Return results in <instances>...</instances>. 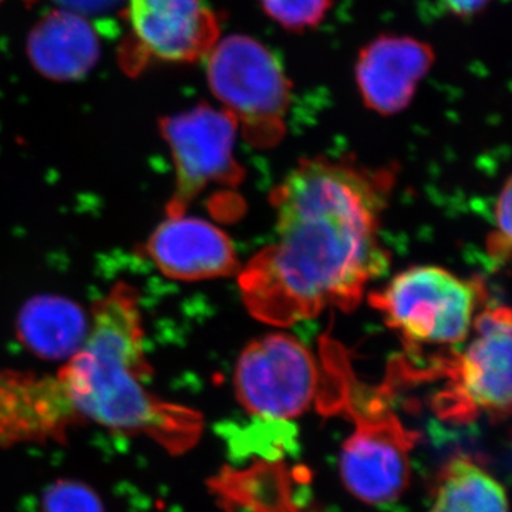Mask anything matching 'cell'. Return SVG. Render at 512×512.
I'll return each instance as SVG.
<instances>
[{
  "label": "cell",
  "instance_id": "obj_1",
  "mask_svg": "<svg viewBox=\"0 0 512 512\" xmlns=\"http://www.w3.org/2000/svg\"><path fill=\"white\" fill-rule=\"evenodd\" d=\"M393 180L345 160H302L272 192L275 239L239 274L242 301L274 326L352 311L387 271L380 217Z\"/></svg>",
  "mask_w": 512,
  "mask_h": 512
},
{
  "label": "cell",
  "instance_id": "obj_2",
  "mask_svg": "<svg viewBox=\"0 0 512 512\" xmlns=\"http://www.w3.org/2000/svg\"><path fill=\"white\" fill-rule=\"evenodd\" d=\"M137 289L117 284L94 303L82 348L55 379L74 426L90 423L111 433L144 437L178 456L202 431L194 410L165 402L148 389L151 365Z\"/></svg>",
  "mask_w": 512,
  "mask_h": 512
},
{
  "label": "cell",
  "instance_id": "obj_3",
  "mask_svg": "<svg viewBox=\"0 0 512 512\" xmlns=\"http://www.w3.org/2000/svg\"><path fill=\"white\" fill-rule=\"evenodd\" d=\"M484 296L480 279L458 278L439 266H413L372 293L370 305L410 349H419L463 343Z\"/></svg>",
  "mask_w": 512,
  "mask_h": 512
},
{
  "label": "cell",
  "instance_id": "obj_4",
  "mask_svg": "<svg viewBox=\"0 0 512 512\" xmlns=\"http://www.w3.org/2000/svg\"><path fill=\"white\" fill-rule=\"evenodd\" d=\"M205 59L212 93L235 117L248 143L259 148L279 143L289 89L275 56L248 37L232 36L218 40Z\"/></svg>",
  "mask_w": 512,
  "mask_h": 512
},
{
  "label": "cell",
  "instance_id": "obj_5",
  "mask_svg": "<svg viewBox=\"0 0 512 512\" xmlns=\"http://www.w3.org/2000/svg\"><path fill=\"white\" fill-rule=\"evenodd\" d=\"M474 338L463 355L444 365L446 387L434 409L448 421L466 423L481 414L504 419L511 410V311L493 306L476 316Z\"/></svg>",
  "mask_w": 512,
  "mask_h": 512
},
{
  "label": "cell",
  "instance_id": "obj_6",
  "mask_svg": "<svg viewBox=\"0 0 512 512\" xmlns=\"http://www.w3.org/2000/svg\"><path fill=\"white\" fill-rule=\"evenodd\" d=\"M319 365L311 350L285 333L249 343L239 356L238 402L262 420L288 421L319 403Z\"/></svg>",
  "mask_w": 512,
  "mask_h": 512
},
{
  "label": "cell",
  "instance_id": "obj_7",
  "mask_svg": "<svg viewBox=\"0 0 512 512\" xmlns=\"http://www.w3.org/2000/svg\"><path fill=\"white\" fill-rule=\"evenodd\" d=\"M238 128L232 114L208 104L160 120L175 171L167 215L187 212L191 202L211 185L241 184L244 170L234 156Z\"/></svg>",
  "mask_w": 512,
  "mask_h": 512
},
{
  "label": "cell",
  "instance_id": "obj_8",
  "mask_svg": "<svg viewBox=\"0 0 512 512\" xmlns=\"http://www.w3.org/2000/svg\"><path fill=\"white\" fill-rule=\"evenodd\" d=\"M124 12L127 35L119 60L131 76L154 63L200 62L220 40L208 0H124Z\"/></svg>",
  "mask_w": 512,
  "mask_h": 512
},
{
  "label": "cell",
  "instance_id": "obj_9",
  "mask_svg": "<svg viewBox=\"0 0 512 512\" xmlns=\"http://www.w3.org/2000/svg\"><path fill=\"white\" fill-rule=\"evenodd\" d=\"M356 430L340 453V476L357 500L373 505L394 503L410 481L412 453L417 436L382 404L366 412H352Z\"/></svg>",
  "mask_w": 512,
  "mask_h": 512
},
{
  "label": "cell",
  "instance_id": "obj_10",
  "mask_svg": "<svg viewBox=\"0 0 512 512\" xmlns=\"http://www.w3.org/2000/svg\"><path fill=\"white\" fill-rule=\"evenodd\" d=\"M146 254L158 271L174 281L198 282L238 272L237 252L228 235L210 221L167 215L147 239Z\"/></svg>",
  "mask_w": 512,
  "mask_h": 512
},
{
  "label": "cell",
  "instance_id": "obj_11",
  "mask_svg": "<svg viewBox=\"0 0 512 512\" xmlns=\"http://www.w3.org/2000/svg\"><path fill=\"white\" fill-rule=\"evenodd\" d=\"M26 53L37 73L53 82L83 79L100 59V40L86 16L55 9L29 33Z\"/></svg>",
  "mask_w": 512,
  "mask_h": 512
},
{
  "label": "cell",
  "instance_id": "obj_12",
  "mask_svg": "<svg viewBox=\"0 0 512 512\" xmlns=\"http://www.w3.org/2000/svg\"><path fill=\"white\" fill-rule=\"evenodd\" d=\"M427 64L426 50L412 40L386 39L370 46L359 63L366 103L384 114L402 110Z\"/></svg>",
  "mask_w": 512,
  "mask_h": 512
},
{
  "label": "cell",
  "instance_id": "obj_13",
  "mask_svg": "<svg viewBox=\"0 0 512 512\" xmlns=\"http://www.w3.org/2000/svg\"><path fill=\"white\" fill-rule=\"evenodd\" d=\"M90 316L79 303L57 295L29 299L16 319V335L29 352L67 362L89 335Z\"/></svg>",
  "mask_w": 512,
  "mask_h": 512
},
{
  "label": "cell",
  "instance_id": "obj_14",
  "mask_svg": "<svg viewBox=\"0 0 512 512\" xmlns=\"http://www.w3.org/2000/svg\"><path fill=\"white\" fill-rule=\"evenodd\" d=\"M430 512H508L507 495L484 468L457 457L441 473Z\"/></svg>",
  "mask_w": 512,
  "mask_h": 512
},
{
  "label": "cell",
  "instance_id": "obj_15",
  "mask_svg": "<svg viewBox=\"0 0 512 512\" xmlns=\"http://www.w3.org/2000/svg\"><path fill=\"white\" fill-rule=\"evenodd\" d=\"M40 512H106V507L92 485L59 478L43 491Z\"/></svg>",
  "mask_w": 512,
  "mask_h": 512
},
{
  "label": "cell",
  "instance_id": "obj_16",
  "mask_svg": "<svg viewBox=\"0 0 512 512\" xmlns=\"http://www.w3.org/2000/svg\"><path fill=\"white\" fill-rule=\"evenodd\" d=\"M262 8L286 28L316 25L329 9V0H261Z\"/></svg>",
  "mask_w": 512,
  "mask_h": 512
},
{
  "label": "cell",
  "instance_id": "obj_17",
  "mask_svg": "<svg viewBox=\"0 0 512 512\" xmlns=\"http://www.w3.org/2000/svg\"><path fill=\"white\" fill-rule=\"evenodd\" d=\"M511 180L505 183L495 204V229L488 239V255L497 266L510 261L511 255Z\"/></svg>",
  "mask_w": 512,
  "mask_h": 512
},
{
  "label": "cell",
  "instance_id": "obj_18",
  "mask_svg": "<svg viewBox=\"0 0 512 512\" xmlns=\"http://www.w3.org/2000/svg\"><path fill=\"white\" fill-rule=\"evenodd\" d=\"M57 9L69 10L79 15L90 16L104 15L113 12L114 9L124 6V0H52Z\"/></svg>",
  "mask_w": 512,
  "mask_h": 512
},
{
  "label": "cell",
  "instance_id": "obj_19",
  "mask_svg": "<svg viewBox=\"0 0 512 512\" xmlns=\"http://www.w3.org/2000/svg\"><path fill=\"white\" fill-rule=\"evenodd\" d=\"M447 10L460 16L473 15L483 9L488 0H441Z\"/></svg>",
  "mask_w": 512,
  "mask_h": 512
},
{
  "label": "cell",
  "instance_id": "obj_20",
  "mask_svg": "<svg viewBox=\"0 0 512 512\" xmlns=\"http://www.w3.org/2000/svg\"><path fill=\"white\" fill-rule=\"evenodd\" d=\"M0 2H2V0H0Z\"/></svg>",
  "mask_w": 512,
  "mask_h": 512
}]
</instances>
